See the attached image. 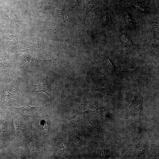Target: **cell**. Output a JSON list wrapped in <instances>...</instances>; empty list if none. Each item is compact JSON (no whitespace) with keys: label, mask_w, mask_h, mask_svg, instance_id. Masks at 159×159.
<instances>
[{"label":"cell","mask_w":159,"mask_h":159,"mask_svg":"<svg viewBox=\"0 0 159 159\" xmlns=\"http://www.w3.org/2000/svg\"><path fill=\"white\" fill-rule=\"evenodd\" d=\"M109 18V16L106 13L104 14L101 18V24L103 25H106L107 23Z\"/></svg>","instance_id":"obj_12"},{"label":"cell","mask_w":159,"mask_h":159,"mask_svg":"<svg viewBox=\"0 0 159 159\" xmlns=\"http://www.w3.org/2000/svg\"><path fill=\"white\" fill-rule=\"evenodd\" d=\"M39 107L26 105L20 107L13 106L12 109L16 112L24 117L27 118L35 112Z\"/></svg>","instance_id":"obj_6"},{"label":"cell","mask_w":159,"mask_h":159,"mask_svg":"<svg viewBox=\"0 0 159 159\" xmlns=\"http://www.w3.org/2000/svg\"><path fill=\"white\" fill-rule=\"evenodd\" d=\"M4 86H2L0 84V93H1V91L2 90V88L4 87Z\"/></svg>","instance_id":"obj_16"},{"label":"cell","mask_w":159,"mask_h":159,"mask_svg":"<svg viewBox=\"0 0 159 159\" xmlns=\"http://www.w3.org/2000/svg\"><path fill=\"white\" fill-rule=\"evenodd\" d=\"M144 92L143 88H140L135 94L134 98L126 109L127 112L133 115L140 114L143 110V103Z\"/></svg>","instance_id":"obj_2"},{"label":"cell","mask_w":159,"mask_h":159,"mask_svg":"<svg viewBox=\"0 0 159 159\" xmlns=\"http://www.w3.org/2000/svg\"><path fill=\"white\" fill-rule=\"evenodd\" d=\"M108 96H112L113 93V89L112 87L108 85L105 87L94 90Z\"/></svg>","instance_id":"obj_9"},{"label":"cell","mask_w":159,"mask_h":159,"mask_svg":"<svg viewBox=\"0 0 159 159\" xmlns=\"http://www.w3.org/2000/svg\"><path fill=\"white\" fill-rule=\"evenodd\" d=\"M77 2H78V4L79 5H80V0H76Z\"/></svg>","instance_id":"obj_17"},{"label":"cell","mask_w":159,"mask_h":159,"mask_svg":"<svg viewBox=\"0 0 159 159\" xmlns=\"http://www.w3.org/2000/svg\"><path fill=\"white\" fill-rule=\"evenodd\" d=\"M86 105L88 107V109L87 111L82 113V114L90 112H97L101 113L103 112L105 110V108L96 105H92L90 104Z\"/></svg>","instance_id":"obj_8"},{"label":"cell","mask_w":159,"mask_h":159,"mask_svg":"<svg viewBox=\"0 0 159 159\" xmlns=\"http://www.w3.org/2000/svg\"><path fill=\"white\" fill-rule=\"evenodd\" d=\"M25 62L24 66H32L39 69L52 63H55L56 61L52 59L44 60L38 59L34 58L29 55H23Z\"/></svg>","instance_id":"obj_3"},{"label":"cell","mask_w":159,"mask_h":159,"mask_svg":"<svg viewBox=\"0 0 159 159\" xmlns=\"http://www.w3.org/2000/svg\"><path fill=\"white\" fill-rule=\"evenodd\" d=\"M16 65V62H14L9 57L5 56L0 57V67L1 69V79L3 75L6 72L11 74V70Z\"/></svg>","instance_id":"obj_4"},{"label":"cell","mask_w":159,"mask_h":159,"mask_svg":"<svg viewBox=\"0 0 159 159\" xmlns=\"http://www.w3.org/2000/svg\"><path fill=\"white\" fill-rule=\"evenodd\" d=\"M149 144L148 142L145 144L139 152V156H144L145 155L148 151Z\"/></svg>","instance_id":"obj_11"},{"label":"cell","mask_w":159,"mask_h":159,"mask_svg":"<svg viewBox=\"0 0 159 159\" xmlns=\"http://www.w3.org/2000/svg\"><path fill=\"white\" fill-rule=\"evenodd\" d=\"M152 27L153 29L155 31H158V24L155 23H153L152 24Z\"/></svg>","instance_id":"obj_15"},{"label":"cell","mask_w":159,"mask_h":159,"mask_svg":"<svg viewBox=\"0 0 159 159\" xmlns=\"http://www.w3.org/2000/svg\"><path fill=\"white\" fill-rule=\"evenodd\" d=\"M86 10L84 14V22L87 15L91 11L93 8L97 6L95 0H85Z\"/></svg>","instance_id":"obj_7"},{"label":"cell","mask_w":159,"mask_h":159,"mask_svg":"<svg viewBox=\"0 0 159 159\" xmlns=\"http://www.w3.org/2000/svg\"><path fill=\"white\" fill-rule=\"evenodd\" d=\"M99 60L102 64L106 71L112 75L117 76L115 64L109 59L108 56L104 54L99 57Z\"/></svg>","instance_id":"obj_5"},{"label":"cell","mask_w":159,"mask_h":159,"mask_svg":"<svg viewBox=\"0 0 159 159\" xmlns=\"http://www.w3.org/2000/svg\"><path fill=\"white\" fill-rule=\"evenodd\" d=\"M55 79L54 77L51 73H46L44 77L38 84L32 85L35 94H36L39 92H44L52 100V87Z\"/></svg>","instance_id":"obj_1"},{"label":"cell","mask_w":159,"mask_h":159,"mask_svg":"<svg viewBox=\"0 0 159 159\" xmlns=\"http://www.w3.org/2000/svg\"><path fill=\"white\" fill-rule=\"evenodd\" d=\"M59 144L60 148L63 149H65L67 148V145L66 143L64 141H60Z\"/></svg>","instance_id":"obj_14"},{"label":"cell","mask_w":159,"mask_h":159,"mask_svg":"<svg viewBox=\"0 0 159 159\" xmlns=\"http://www.w3.org/2000/svg\"><path fill=\"white\" fill-rule=\"evenodd\" d=\"M120 39L123 43L126 45L130 46L132 44V41L129 37L125 34H123L120 36Z\"/></svg>","instance_id":"obj_10"},{"label":"cell","mask_w":159,"mask_h":159,"mask_svg":"<svg viewBox=\"0 0 159 159\" xmlns=\"http://www.w3.org/2000/svg\"><path fill=\"white\" fill-rule=\"evenodd\" d=\"M125 17L126 22L128 25L131 27H133L134 24L132 20L129 16L128 14H126L125 15Z\"/></svg>","instance_id":"obj_13"}]
</instances>
